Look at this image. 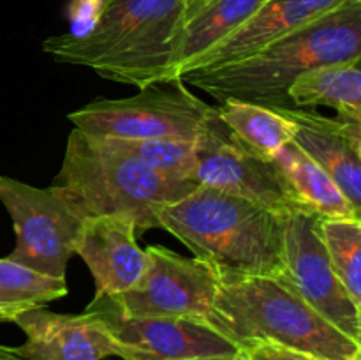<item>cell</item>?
Wrapping results in <instances>:
<instances>
[{
	"label": "cell",
	"instance_id": "1",
	"mask_svg": "<svg viewBox=\"0 0 361 360\" xmlns=\"http://www.w3.org/2000/svg\"><path fill=\"white\" fill-rule=\"evenodd\" d=\"M185 2L106 0L88 30L51 35L42 49L56 62L88 67L115 83L143 88L171 81Z\"/></svg>",
	"mask_w": 361,
	"mask_h": 360
},
{
	"label": "cell",
	"instance_id": "15",
	"mask_svg": "<svg viewBox=\"0 0 361 360\" xmlns=\"http://www.w3.org/2000/svg\"><path fill=\"white\" fill-rule=\"evenodd\" d=\"M344 2L345 0H267L245 23L203 53L187 73L215 69L252 55Z\"/></svg>",
	"mask_w": 361,
	"mask_h": 360
},
{
	"label": "cell",
	"instance_id": "7",
	"mask_svg": "<svg viewBox=\"0 0 361 360\" xmlns=\"http://www.w3.org/2000/svg\"><path fill=\"white\" fill-rule=\"evenodd\" d=\"M192 182L245 198L279 215L312 212L296 196L275 159L247 148L215 106L194 141Z\"/></svg>",
	"mask_w": 361,
	"mask_h": 360
},
{
	"label": "cell",
	"instance_id": "26",
	"mask_svg": "<svg viewBox=\"0 0 361 360\" xmlns=\"http://www.w3.org/2000/svg\"><path fill=\"white\" fill-rule=\"evenodd\" d=\"M0 360H28V359H25V356L20 355V353H16L14 346L0 344Z\"/></svg>",
	"mask_w": 361,
	"mask_h": 360
},
{
	"label": "cell",
	"instance_id": "17",
	"mask_svg": "<svg viewBox=\"0 0 361 360\" xmlns=\"http://www.w3.org/2000/svg\"><path fill=\"white\" fill-rule=\"evenodd\" d=\"M361 60L335 62L305 71L289 87L293 108L330 106L342 115L361 116Z\"/></svg>",
	"mask_w": 361,
	"mask_h": 360
},
{
	"label": "cell",
	"instance_id": "12",
	"mask_svg": "<svg viewBox=\"0 0 361 360\" xmlns=\"http://www.w3.org/2000/svg\"><path fill=\"white\" fill-rule=\"evenodd\" d=\"M295 124L293 143L330 175L361 212V116H324L314 109L270 106Z\"/></svg>",
	"mask_w": 361,
	"mask_h": 360
},
{
	"label": "cell",
	"instance_id": "6",
	"mask_svg": "<svg viewBox=\"0 0 361 360\" xmlns=\"http://www.w3.org/2000/svg\"><path fill=\"white\" fill-rule=\"evenodd\" d=\"M214 106L182 80L161 81L123 99H95L67 115L74 129L115 140L196 141Z\"/></svg>",
	"mask_w": 361,
	"mask_h": 360
},
{
	"label": "cell",
	"instance_id": "5",
	"mask_svg": "<svg viewBox=\"0 0 361 360\" xmlns=\"http://www.w3.org/2000/svg\"><path fill=\"white\" fill-rule=\"evenodd\" d=\"M229 341H268L324 360H360L361 342L328 323L286 274L219 282L207 320Z\"/></svg>",
	"mask_w": 361,
	"mask_h": 360
},
{
	"label": "cell",
	"instance_id": "22",
	"mask_svg": "<svg viewBox=\"0 0 361 360\" xmlns=\"http://www.w3.org/2000/svg\"><path fill=\"white\" fill-rule=\"evenodd\" d=\"M120 148L141 159L145 164L162 175L192 182L194 141L176 140H115L108 138Z\"/></svg>",
	"mask_w": 361,
	"mask_h": 360
},
{
	"label": "cell",
	"instance_id": "2",
	"mask_svg": "<svg viewBox=\"0 0 361 360\" xmlns=\"http://www.w3.org/2000/svg\"><path fill=\"white\" fill-rule=\"evenodd\" d=\"M351 60H361V0H345L252 55L215 69L190 71L180 80L219 101L291 108L288 90L300 74Z\"/></svg>",
	"mask_w": 361,
	"mask_h": 360
},
{
	"label": "cell",
	"instance_id": "25",
	"mask_svg": "<svg viewBox=\"0 0 361 360\" xmlns=\"http://www.w3.org/2000/svg\"><path fill=\"white\" fill-rule=\"evenodd\" d=\"M212 2H215V0H187L185 13H183V23H185V21H189L192 16H196L197 13H201V11H203L204 7L210 6Z\"/></svg>",
	"mask_w": 361,
	"mask_h": 360
},
{
	"label": "cell",
	"instance_id": "10",
	"mask_svg": "<svg viewBox=\"0 0 361 360\" xmlns=\"http://www.w3.org/2000/svg\"><path fill=\"white\" fill-rule=\"evenodd\" d=\"M150 256L140 281L115 296L129 318H192L207 321L214 309L219 277L197 258L162 246H148Z\"/></svg>",
	"mask_w": 361,
	"mask_h": 360
},
{
	"label": "cell",
	"instance_id": "18",
	"mask_svg": "<svg viewBox=\"0 0 361 360\" xmlns=\"http://www.w3.org/2000/svg\"><path fill=\"white\" fill-rule=\"evenodd\" d=\"M274 159L296 196L317 215L361 219V212L349 203L330 175L307 157L293 141L286 143Z\"/></svg>",
	"mask_w": 361,
	"mask_h": 360
},
{
	"label": "cell",
	"instance_id": "11",
	"mask_svg": "<svg viewBox=\"0 0 361 360\" xmlns=\"http://www.w3.org/2000/svg\"><path fill=\"white\" fill-rule=\"evenodd\" d=\"M316 212L309 210L284 217L286 275L328 323L361 342V307L353 302L331 268L316 233Z\"/></svg>",
	"mask_w": 361,
	"mask_h": 360
},
{
	"label": "cell",
	"instance_id": "20",
	"mask_svg": "<svg viewBox=\"0 0 361 360\" xmlns=\"http://www.w3.org/2000/svg\"><path fill=\"white\" fill-rule=\"evenodd\" d=\"M69 295L66 279L49 277L9 258H0V323H14L32 309Z\"/></svg>",
	"mask_w": 361,
	"mask_h": 360
},
{
	"label": "cell",
	"instance_id": "24",
	"mask_svg": "<svg viewBox=\"0 0 361 360\" xmlns=\"http://www.w3.org/2000/svg\"><path fill=\"white\" fill-rule=\"evenodd\" d=\"M106 0H73L69 6V16L73 21V28L69 32L81 34L88 30L101 16Z\"/></svg>",
	"mask_w": 361,
	"mask_h": 360
},
{
	"label": "cell",
	"instance_id": "3",
	"mask_svg": "<svg viewBox=\"0 0 361 360\" xmlns=\"http://www.w3.org/2000/svg\"><path fill=\"white\" fill-rule=\"evenodd\" d=\"M284 217L254 201L197 186L168 205L159 226L217 274L219 282L286 274Z\"/></svg>",
	"mask_w": 361,
	"mask_h": 360
},
{
	"label": "cell",
	"instance_id": "16",
	"mask_svg": "<svg viewBox=\"0 0 361 360\" xmlns=\"http://www.w3.org/2000/svg\"><path fill=\"white\" fill-rule=\"evenodd\" d=\"M267 0H215L182 25L173 55V80H180L203 53L245 23Z\"/></svg>",
	"mask_w": 361,
	"mask_h": 360
},
{
	"label": "cell",
	"instance_id": "8",
	"mask_svg": "<svg viewBox=\"0 0 361 360\" xmlns=\"http://www.w3.org/2000/svg\"><path fill=\"white\" fill-rule=\"evenodd\" d=\"M0 203L16 235L7 258L49 277L66 279L83 219L51 186L41 189L6 175H0Z\"/></svg>",
	"mask_w": 361,
	"mask_h": 360
},
{
	"label": "cell",
	"instance_id": "23",
	"mask_svg": "<svg viewBox=\"0 0 361 360\" xmlns=\"http://www.w3.org/2000/svg\"><path fill=\"white\" fill-rule=\"evenodd\" d=\"M240 348L249 360H324L268 341H245Z\"/></svg>",
	"mask_w": 361,
	"mask_h": 360
},
{
	"label": "cell",
	"instance_id": "4",
	"mask_svg": "<svg viewBox=\"0 0 361 360\" xmlns=\"http://www.w3.org/2000/svg\"><path fill=\"white\" fill-rule=\"evenodd\" d=\"M51 187L81 219L127 215L140 235L161 228L162 208L189 196L197 186L155 172L108 138L73 129Z\"/></svg>",
	"mask_w": 361,
	"mask_h": 360
},
{
	"label": "cell",
	"instance_id": "13",
	"mask_svg": "<svg viewBox=\"0 0 361 360\" xmlns=\"http://www.w3.org/2000/svg\"><path fill=\"white\" fill-rule=\"evenodd\" d=\"M136 236V224L127 215L83 219L74 254L94 277V296H120L140 281L150 256Z\"/></svg>",
	"mask_w": 361,
	"mask_h": 360
},
{
	"label": "cell",
	"instance_id": "27",
	"mask_svg": "<svg viewBox=\"0 0 361 360\" xmlns=\"http://www.w3.org/2000/svg\"><path fill=\"white\" fill-rule=\"evenodd\" d=\"M203 360H249V359H247L245 353L242 352L238 356H231V359H203Z\"/></svg>",
	"mask_w": 361,
	"mask_h": 360
},
{
	"label": "cell",
	"instance_id": "19",
	"mask_svg": "<svg viewBox=\"0 0 361 360\" xmlns=\"http://www.w3.org/2000/svg\"><path fill=\"white\" fill-rule=\"evenodd\" d=\"M215 108L229 131L247 148L264 157L274 159L295 136V124L270 106L228 99Z\"/></svg>",
	"mask_w": 361,
	"mask_h": 360
},
{
	"label": "cell",
	"instance_id": "9",
	"mask_svg": "<svg viewBox=\"0 0 361 360\" xmlns=\"http://www.w3.org/2000/svg\"><path fill=\"white\" fill-rule=\"evenodd\" d=\"M92 314L115 342L122 360L231 359L242 353L236 342L203 320L192 318H129L115 296H94Z\"/></svg>",
	"mask_w": 361,
	"mask_h": 360
},
{
	"label": "cell",
	"instance_id": "21",
	"mask_svg": "<svg viewBox=\"0 0 361 360\" xmlns=\"http://www.w3.org/2000/svg\"><path fill=\"white\" fill-rule=\"evenodd\" d=\"M316 233L338 281L361 307V219L317 215Z\"/></svg>",
	"mask_w": 361,
	"mask_h": 360
},
{
	"label": "cell",
	"instance_id": "14",
	"mask_svg": "<svg viewBox=\"0 0 361 360\" xmlns=\"http://www.w3.org/2000/svg\"><path fill=\"white\" fill-rule=\"evenodd\" d=\"M27 335L16 353L28 360H104L116 356L115 342L92 314H60L46 307L14 320Z\"/></svg>",
	"mask_w": 361,
	"mask_h": 360
}]
</instances>
